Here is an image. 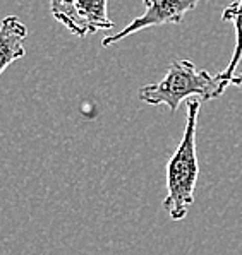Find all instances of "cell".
<instances>
[{
    "instance_id": "8",
    "label": "cell",
    "mask_w": 242,
    "mask_h": 255,
    "mask_svg": "<svg viewBox=\"0 0 242 255\" xmlns=\"http://www.w3.org/2000/svg\"><path fill=\"white\" fill-rule=\"evenodd\" d=\"M230 86H236V88L242 89V72L234 76V79H232V82H230Z\"/></svg>"
},
{
    "instance_id": "7",
    "label": "cell",
    "mask_w": 242,
    "mask_h": 255,
    "mask_svg": "<svg viewBox=\"0 0 242 255\" xmlns=\"http://www.w3.org/2000/svg\"><path fill=\"white\" fill-rule=\"evenodd\" d=\"M77 10L88 26L89 34L115 26L107 14V0H77Z\"/></svg>"
},
{
    "instance_id": "5",
    "label": "cell",
    "mask_w": 242,
    "mask_h": 255,
    "mask_svg": "<svg viewBox=\"0 0 242 255\" xmlns=\"http://www.w3.org/2000/svg\"><path fill=\"white\" fill-rule=\"evenodd\" d=\"M222 21H230L234 24V29H236V46H234V53L229 60V65L220 74H217V79L225 93V89L230 86L234 76L237 74V67H239L242 60V0H236V2L229 3L225 7L224 14H222Z\"/></svg>"
},
{
    "instance_id": "3",
    "label": "cell",
    "mask_w": 242,
    "mask_h": 255,
    "mask_svg": "<svg viewBox=\"0 0 242 255\" xmlns=\"http://www.w3.org/2000/svg\"><path fill=\"white\" fill-rule=\"evenodd\" d=\"M200 2L203 0H143L144 12L114 36H105L101 40V46H110L146 27L181 24L184 21V15L189 10L196 9Z\"/></svg>"
},
{
    "instance_id": "2",
    "label": "cell",
    "mask_w": 242,
    "mask_h": 255,
    "mask_svg": "<svg viewBox=\"0 0 242 255\" xmlns=\"http://www.w3.org/2000/svg\"><path fill=\"white\" fill-rule=\"evenodd\" d=\"M222 94L224 89L217 76H212L208 70H200L191 60H175L158 82L139 88L138 98L151 107L163 105L170 113H175L182 101L193 96L201 101H212Z\"/></svg>"
},
{
    "instance_id": "4",
    "label": "cell",
    "mask_w": 242,
    "mask_h": 255,
    "mask_svg": "<svg viewBox=\"0 0 242 255\" xmlns=\"http://www.w3.org/2000/svg\"><path fill=\"white\" fill-rule=\"evenodd\" d=\"M28 29L17 15H7L0 24V74L12 62L24 57V40Z\"/></svg>"
},
{
    "instance_id": "1",
    "label": "cell",
    "mask_w": 242,
    "mask_h": 255,
    "mask_svg": "<svg viewBox=\"0 0 242 255\" xmlns=\"http://www.w3.org/2000/svg\"><path fill=\"white\" fill-rule=\"evenodd\" d=\"M200 110L201 100H187L184 134L167 164V197L163 199V209L174 221L184 219L194 202V190L200 176V161L196 152Z\"/></svg>"
},
{
    "instance_id": "6",
    "label": "cell",
    "mask_w": 242,
    "mask_h": 255,
    "mask_svg": "<svg viewBox=\"0 0 242 255\" xmlns=\"http://www.w3.org/2000/svg\"><path fill=\"white\" fill-rule=\"evenodd\" d=\"M50 12L76 36L84 38L89 34L88 26L77 10V0H50Z\"/></svg>"
}]
</instances>
